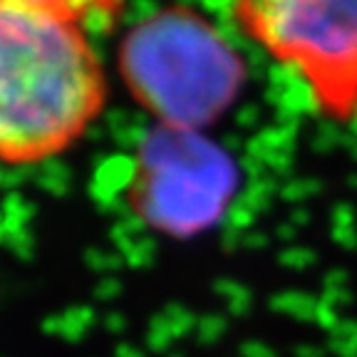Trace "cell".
<instances>
[{"mask_svg":"<svg viewBox=\"0 0 357 357\" xmlns=\"http://www.w3.org/2000/svg\"><path fill=\"white\" fill-rule=\"evenodd\" d=\"M105 102V70L82 22L0 0V162L35 164L67 151Z\"/></svg>","mask_w":357,"mask_h":357,"instance_id":"1","label":"cell"},{"mask_svg":"<svg viewBox=\"0 0 357 357\" xmlns=\"http://www.w3.org/2000/svg\"><path fill=\"white\" fill-rule=\"evenodd\" d=\"M119 65L137 102L178 129L216 117L241 79L221 35L184 8H169L137 25L124 38Z\"/></svg>","mask_w":357,"mask_h":357,"instance_id":"2","label":"cell"},{"mask_svg":"<svg viewBox=\"0 0 357 357\" xmlns=\"http://www.w3.org/2000/svg\"><path fill=\"white\" fill-rule=\"evenodd\" d=\"M245 38L285 67L320 117L357 119V0H234Z\"/></svg>","mask_w":357,"mask_h":357,"instance_id":"3","label":"cell"},{"mask_svg":"<svg viewBox=\"0 0 357 357\" xmlns=\"http://www.w3.org/2000/svg\"><path fill=\"white\" fill-rule=\"evenodd\" d=\"M218 159L191 134L167 127L146 142L134 176V204L162 229L189 231L216 208Z\"/></svg>","mask_w":357,"mask_h":357,"instance_id":"4","label":"cell"},{"mask_svg":"<svg viewBox=\"0 0 357 357\" xmlns=\"http://www.w3.org/2000/svg\"><path fill=\"white\" fill-rule=\"evenodd\" d=\"M22 3H35V6L60 10L82 22L84 28H89V25L109 28L124 6V0H22Z\"/></svg>","mask_w":357,"mask_h":357,"instance_id":"5","label":"cell"}]
</instances>
